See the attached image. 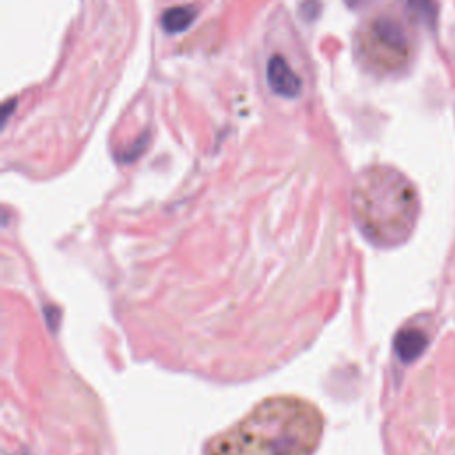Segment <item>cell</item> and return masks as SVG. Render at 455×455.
Listing matches in <instances>:
<instances>
[{
  "label": "cell",
  "instance_id": "cell-1",
  "mask_svg": "<svg viewBox=\"0 0 455 455\" xmlns=\"http://www.w3.org/2000/svg\"><path fill=\"white\" fill-rule=\"evenodd\" d=\"M320 409L295 395L268 396L212 435L203 455H313L323 435Z\"/></svg>",
  "mask_w": 455,
  "mask_h": 455
},
{
  "label": "cell",
  "instance_id": "cell-2",
  "mask_svg": "<svg viewBox=\"0 0 455 455\" xmlns=\"http://www.w3.org/2000/svg\"><path fill=\"white\" fill-rule=\"evenodd\" d=\"M352 212L359 231L377 247H396L414 231L419 199L411 181L389 167L363 171L352 190Z\"/></svg>",
  "mask_w": 455,
  "mask_h": 455
},
{
  "label": "cell",
  "instance_id": "cell-3",
  "mask_svg": "<svg viewBox=\"0 0 455 455\" xmlns=\"http://www.w3.org/2000/svg\"><path fill=\"white\" fill-rule=\"evenodd\" d=\"M368 44L373 48H384L391 53H403L407 48V36L398 21L387 16H380L371 21L368 30Z\"/></svg>",
  "mask_w": 455,
  "mask_h": 455
},
{
  "label": "cell",
  "instance_id": "cell-4",
  "mask_svg": "<svg viewBox=\"0 0 455 455\" xmlns=\"http://www.w3.org/2000/svg\"><path fill=\"white\" fill-rule=\"evenodd\" d=\"M267 80L270 89L283 98H295L300 92V78L281 55L270 57L267 64Z\"/></svg>",
  "mask_w": 455,
  "mask_h": 455
},
{
  "label": "cell",
  "instance_id": "cell-5",
  "mask_svg": "<svg viewBox=\"0 0 455 455\" xmlns=\"http://www.w3.org/2000/svg\"><path fill=\"white\" fill-rule=\"evenodd\" d=\"M197 16V9L194 5H176L162 14V27L169 34H178L187 30Z\"/></svg>",
  "mask_w": 455,
  "mask_h": 455
},
{
  "label": "cell",
  "instance_id": "cell-6",
  "mask_svg": "<svg viewBox=\"0 0 455 455\" xmlns=\"http://www.w3.org/2000/svg\"><path fill=\"white\" fill-rule=\"evenodd\" d=\"M407 9L427 27H435L437 21V4L435 0H403Z\"/></svg>",
  "mask_w": 455,
  "mask_h": 455
},
{
  "label": "cell",
  "instance_id": "cell-7",
  "mask_svg": "<svg viewBox=\"0 0 455 455\" xmlns=\"http://www.w3.org/2000/svg\"><path fill=\"white\" fill-rule=\"evenodd\" d=\"M350 5H359L361 2H364V0H347Z\"/></svg>",
  "mask_w": 455,
  "mask_h": 455
}]
</instances>
